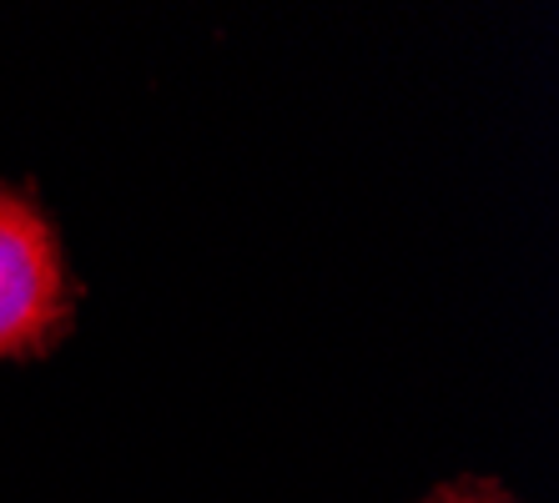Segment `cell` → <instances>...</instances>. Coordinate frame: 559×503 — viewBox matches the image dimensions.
Instances as JSON below:
<instances>
[{
    "mask_svg": "<svg viewBox=\"0 0 559 503\" xmlns=\"http://www.w3.org/2000/svg\"><path fill=\"white\" fill-rule=\"evenodd\" d=\"M71 323V283L56 227L15 187H0V362L56 348Z\"/></svg>",
    "mask_w": 559,
    "mask_h": 503,
    "instance_id": "obj_1",
    "label": "cell"
},
{
    "mask_svg": "<svg viewBox=\"0 0 559 503\" xmlns=\"http://www.w3.org/2000/svg\"><path fill=\"white\" fill-rule=\"evenodd\" d=\"M429 503H514L504 489L495 483H454V489H439Z\"/></svg>",
    "mask_w": 559,
    "mask_h": 503,
    "instance_id": "obj_2",
    "label": "cell"
}]
</instances>
